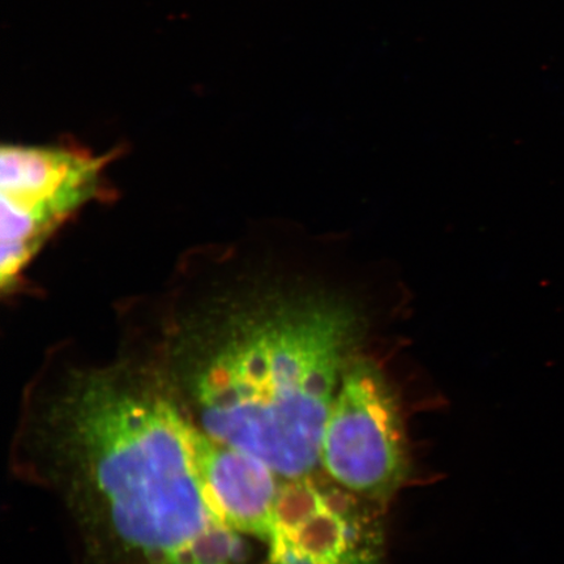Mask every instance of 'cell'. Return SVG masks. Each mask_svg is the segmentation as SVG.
<instances>
[{"label":"cell","instance_id":"3957f363","mask_svg":"<svg viewBox=\"0 0 564 564\" xmlns=\"http://www.w3.org/2000/svg\"><path fill=\"white\" fill-rule=\"evenodd\" d=\"M109 159L79 147L2 148L0 285L15 289L52 237L100 196Z\"/></svg>","mask_w":564,"mask_h":564},{"label":"cell","instance_id":"6da1fadb","mask_svg":"<svg viewBox=\"0 0 564 564\" xmlns=\"http://www.w3.org/2000/svg\"><path fill=\"white\" fill-rule=\"evenodd\" d=\"M365 327L341 294L227 268L176 294L148 368L202 433L289 481L321 464Z\"/></svg>","mask_w":564,"mask_h":564},{"label":"cell","instance_id":"277c9868","mask_svg":"<svg viewBox=\"0 0 564 564\" xmlns=\"http://www.w3.org/2000/svg\"><path fill=\"white\" fill-rule=\"evenodd\" d=\"M322 468L343 488L386 502L404 482L406 435L397 393L376 362L344 371L324 429Z\"/></svg>","mask_w":564,"mask_h":564},{"label":"cell","instance_id":"7a4b0ae2","mask_svg":"<svg viewBox=\"0 0 564 564\" xmlns=\"http://www.w3.org/2000/svg\"><path fill=\"white\" fill-rule=\"evenodd\" d=\"M30 421L40 471L102 553L98 564H249L208 502L193 423L147 368L69 371Z\"/></svg>","mask_w":564,"mask_h":564},{"label":"cell","instance_id":"5b68a950","mask_svg":"<svg viewBox=\"0 0 564 564\" xmlns=\"http://www.w3.org/2000/svg\"><path fill=\"white\" fill-rule=\"evenodd\" d=\"M378 503L327 475L289 479L274 502L267 564H383Z\"/></svg>","mask_w":564,"mask_h":564},{"label":"cell","instance_id":"8992f818","mask_svg":"<svg viewBox=\"0 0 564 564\" xmlns=\"http://www.w3.org/2000/svg\"><path fill=\"white\" fill-rule=\"evenodd\" d=\"M192 442L212 510L236 532L267 544L279 476L259 458L209 438L195 425Z\"/></svg>","mask_w":564,"mask_h":564}]
</instances>
